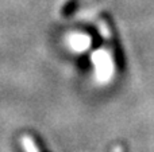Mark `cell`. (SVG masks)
I'll list each match as a JSON object with an SVG mask.
<instances>
[{
    "instance_id": "obj_3",
    "label": "cell",
    "mask_w": 154,
    "mask_h": 152,
    "mask_svg": "<svg viewBox=\"0 0 154 152\" xmlns=\"http://www.w3.org/2000/svg\"><path fill=\"white\" fill-rule=\"evenodd\" d=\"M84 1H85V0H68V1L65 3L64 8H62V11H61L62 16H65V18L72 16L73 13H75L80 7H81Z\"/></svg>"
},
{
    "instance_id": "obj_1",
    "label": "cell",
    "mask_w": 154,
    "mask_h": 152,
    "mask_svg": "<svg viewBox=\"0 0 154 152\" xmlns=\"http://www.w3.org/2000/svg\"><path fill=\"white\" fill-rule=\"evenodd\" d=\"M91 61H92L93 67H95L96 80L101 83L108 82L115 72L114 53L106 50V48H100L91 55Z\"/></svg>"
},
{
    "instance_id": "obj_4",
    "label": "cell",
    "mask_w": 154,
    "mask_h": 152,
    "mask_svg": "<svg viewBox=\"0 0 154 152\" xmlns=\"http://www.w3.org/2000/svg\"><path fill=\"white\" fill-rule=\"evenodd\" d=\"M20 143H22V147H23V150L26 151V152H39V150H38V147H37V144H35V142L30 136H23L20 139Z\"/></svg>"
},
{
    "instance_id": "obj_2",
    "label": "cell",
    "mask_w": 154,
    "mask_h": 152,
    "mask_svg": "<svg viewBox=\"0 0 154 152\" xmlns=\"http://www.w3.org/2000/svg\"><path fill=\"white\" fill-rule=\"evenodd\" d=\"M69 45L75 51H85L91 46V38L87 35H73L69 39Z\"/></svg>"
}]
</instances>
